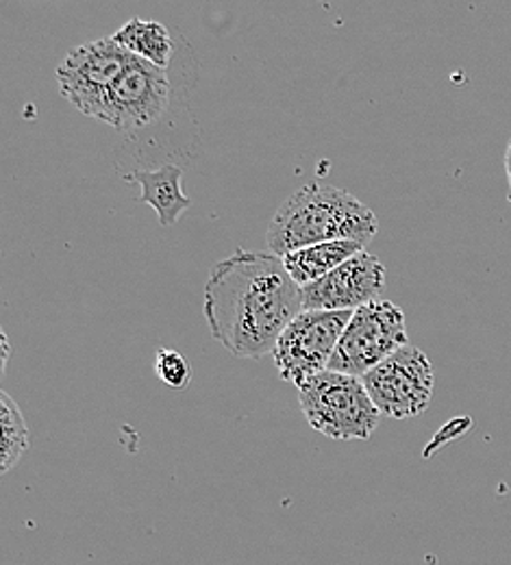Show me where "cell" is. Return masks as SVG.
Masks as SVG:
<instances>
[{"label": "cell", "instance_id": "4fadbf2b", "mask_svg": "<svg viewBox=\"0 0 511 565\" xmlns=\"http://www.w3.org/2000/svg\"><path fill=\"white\" fill-rule=\"evenodd\" d=\"M0 426H2V452L0 472L7 475L29 450V428L15 401L0 392Z\"/></svg>", "mask_w": 511, "mask_h": 565}, {"label": "cell", "instance_id": "30bf717a", "mask_svg": "<svg viewBox=\"0 0 511 565\" xmlns=\"http://www.w3.org/2000/svg\"><path fill=\"white\" fill-rule=\"evenodd\" d=\"M125 179L142 188L138 201L147 203L157 212L161 226H174L183 212L192 207V201L183 194L181 188L183 170L174 163H166L157 170H136Z\"/></svg>", "mask_w": 511, "mask_h": 565}, {"label": "cell", "instance_id": "9c48e42d", "mask_svg": "<svg viewBox=\"0 0 511 565\" xmlns=\"http://www.w3.org/2000/svg\"><path fill=\"white\" fill-rule=\"evenodd\" d=\"M383 289V262L362 250L324 279L300 287L302 311H358L368 302L381 300Z\"/></svg>", "mask_w": 511, "mask_h": 565}, {"label": "cell", "instance_id": "7a4b0ae2", "mask_svg": "<svg viewBox=\"0 0 511 565\" xmlns=\"http://www.w3.org/2000/svg\"><path fill=\"white\" fill-rule=\"evenodd\" d=\"M376 231V215L351 192L311 183L279 205L270 220L266 242L270 253L286 257L294 250L327 242L349 239L365 246Z\"/></svg>", "mask_w": 511, "mask_h": 565}, {"label": "cell", "instance_id": "277c9868", "mask_svg": "<svg viewBox=\"0 0 511 565\" xmlns=\"http://www.w3.org/2000/svg\"><path fill=\"white\" fill-rule=\"evenodd\" d=\"M407 347L405 313L390 300H374L353 311L329 370L362 379L390 354Z\"/></svg>", "mask_w": 511, "mask_h": 565}, {"label": "cell", "instance_id": "7c38bea8", "mask_svg": "<svg viewBox=\"0 0 511 565\" xmlns=\"http://www.w3.org/2000/svg\"><path fill=\"white\" fill-rule=\"evenodd\" d=\"M111 40L127 49L131 55L145 60L148 64L157 68H168L172 60V38L168 29L159 22L152 20H142V18H131L125 26H120Z\"/></svg>", "mask_w": 511, "mask_h": 565}, {"label": "cell", "instance_id": "3957f363", "mask_svg": "<svg viewBox=\"0 0 511 565\" xmlns=\"http://www.w3.org/2000/svg\"><path fill=\"white\" fill-rule=\"evenodd\" d=\"M300 407L309 426L324 437L349 441L370 439L381 420L364 381L327 370L298 390Z\"/></svg>", "mask_w": 511, "mask_h": 565}, {"label": "cell", "instance_id": "8992f818", "mask_svg": "<svg viewBox=\"0 0 511 565\" xmlns=\"http://www.w3.org/2000/svg\"><path fill=\"white\" fill-rule=\"evenodd\" d=\"M376 409L394 420L427 412L434 396V365L416 347H405L362 376Z\"/></svg>", "mask_w": 511, "mask_h": 565}, {"label": "cell", "instance_id": "5bb4252c", "mask_svg": "<svg viewBox=\"0 0 511 565\" xmlns=\"http://www.w3.org/2000/svg\"><path fill=\"white\" fill-rule=\"evenodd\" d=\"M155 374L174 390H183L188 387L190 379H192V367L188 365V361L170 349H159L155 354Z\"/></svg>", "mask_w": 511, "mask_h": 565}, {"label": "cell", "instance_id": "2e32d148", "mask_svg": "<svg viewBox=\"0 0 511 565\" xmlns=\"http://www.w3.org/2000/svg\"><path fill=\"white\" fill-rule=\"evenodd\" d=\"M9 353H11V347H9V340H7V335L2 333V372H4V367H7Z\"/></svg>", "mask_w": 511, "mask_h": 565}, {"label": "cell", "instance_id": "ba28073f", "mask_svg": "<svg viewBox=\"0 0 511 565\" xmlns=\"http://www.w3.org/2000/svg\"><path fill=\"white\" fill-rule=\"evenodd\" d=\"M168 96L170 81L166 71L134 55L109 92L103 122L127 134L150 127L163 116Z\"/></svg>", "mask_w": 511, "mask_h": 565}, {"label": "cell", "instance_id": "52a82bcc", "mask_svg": "<svg viewBox=\"0 0 511 565\" xmlns=\"http://www.w3.org/2000/svg\"><path fill=\"white\" fill-rule=\"evenodd\" d=\"M131 60L134 55L111 38L76 46L57 68L62 96L81 114L103 122L109 92Z\"/></svg>", "mask_w": 511, "mask_h": 565}, {"label": "cell", "instance_id": "8fae6325", "mask_svg": "<svg viewBox=\"0 0 511 565\" xmlns=\"http://www.w3.org/2000/svg\"><path fill=\"white\" fill-rule=\"evenodd\" d=\"M362 250H364V244L360 242H349V239L327 242V244H316V246L288 253L284 257V264L296 285L305 287L324 279L327 275H331L336 268H340Z\"/></svg>", "mask_w": 511, "mask_h": 565}, {"label": "cell", "instance_id": "6da1fadb", "mask_svg": "<svg viewBox=\"0 0 511 565\" xmlns=\"http://www.w3.org/2000/svg\"><path fill=\"white\" fill-rule=\"evenodd\" d=\"M300 311V285L275 253L235 250L205 282L203 313L210 331L239 359L273 353Z\"/></svg>", "mask_w": 511, "mask_h": 565}, {"label": "cell", "instance_id": "9a60e30c", "mask_svg": "<svg viewBox=\"0 0 511 565\" xmlns=\"http://www.w3.org/2000/svg\"><path fill=\"white\" fill-rule=\"evenodd\" d=\"M505 172H508V183H510V194H508V201L511 205V140L508 143V152H505Z\"/></svg>", "mask_w": 511, "mask_h": 565}, {"label": "cell", "instance_id": "5b68a950", "mask_svg": "<svg viewBox=\"0 0 511 565\" xmlns=\"http://www.w3.org/2000/svg\"><path fill=\"white\" fill-rule=\"evenodd\" d=\"M353 311H300L279 338L273 359L298 390L327 372Z\"/></svg>", "mask_w": 511, "mask_h": 565}]
</instances>
